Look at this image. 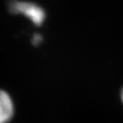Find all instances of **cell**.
<instances>
[{"instance_id":"obj_1","label":"cell","mask_w":123,"mask_h":123,"mask_svg":"<svg viewBox=\"0 0 123 123\" xmlns=\"http://www.w3.org/2000/svg\"><path fill=\"white\" fill-rule=\"evenodd\" d=\"M9 8L11 13L24 15L37 26L41 25L45 18V13L44 10L40 6L33 3L14 0L10 2Z\"/></svg>"},{"instance_id":"obj_2","label":"cell","mask_w":123,"mask_h":123,"mask_svg":"<svg viewBox=\"0 0 123 123\" xmlns=\"http://www.w3.org/2000/svg\"><path fill=\"white\" fill-rule=\"evenodd\" d=\"M15 114V105L11 96L0 89V123H9Z\"/></svg>"},{"instance_id":"obj_3","label":"cell","mask_w":123,"mask_h":123,"mask_svg":"<svg viewBox=\"0 0 123 123\" xmlns=\"http://www.w3.org/2000/svg\"><path fill=\"white\" fill-rule=\"evenodd\" d=\"M41 40V37L40 36H38V35H35L34 37H33V43L34 44H37L38 42H39V41Z\"/></svg>"},{"instance_id":"obj_4","label":"cell","mask_w":123,"mask_h":123,"mask_svg":"<svg viewBox=\"0 0 123 123\" xmlns=\"http://www.w3.org/2000/svg\"><path fill=\"white\" fill-rule=\"evenodd\" d=\"M121 100H122V103H123V89L121 91Z\"/></svg>"}]
</instances>
